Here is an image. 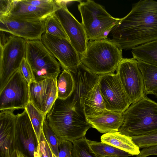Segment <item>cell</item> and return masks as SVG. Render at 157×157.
I'll return each mask as SVG.
<instances>
[{
  "mask_svg": "<svg viewBox=\"0 0 157 157\" xmlns=\"http://www.w3.org/2000/svg\"><path fill=\"white\" fill-rule=\"evenodd\" d=\"M110 39L122 50L157 40V1L141 0L112 29Z\"/></svg>",
  "mask_w": 157,
  "mask_h": 157,
  "instance_id": "obj_1",
  "label": "cell"
},
{
  "mask_svg": "<svg viewBox=\"0 0 157 157\" xmlns=\"http://www.w3.org/2000/svg\"><path fill=\"white\" fill-rule=\"evenodd\" d=\"M49 125L59 139L72 142L84 136L92 127L84 112L75 105L70 97L57 98L48 113Z\"/></svg>",
  "mask_w": 157,
  "mask_h": 157,
  "instance_id": "obj_2",
  "label": "cell"
},
{
  "mask_svg": "<svg viewBox=\"0 0 157 157\" xmlns=\"http://www.w3.org/2000/svg\"><path fill=\"white\" fill-rule=\"evenodd\" d=\"M75 87L70 97L72 101L86 118L100 114L105 109L100 86V76L90 72L81 63L76 72L72 73Z\"/></svg>",
  "mask_w": 157,
  "mask_h": 157,
  "instance_id": "obj_3",
  "label": "cell"
},
{
  "mask_svg": "<svg viewBox=\"0 0 157 157\" xmlns=\"http://www.w3.org/2000/svg\"><path fill=\"white\" fill-rule=\"evenodd\" d=\"M122 50L110 39L90 40L81 63L99 76L114 73L123 58Z\"/></svg>",
  "mask_w": 157,
  "mask_h": 157,
  "instance_id": "obj_4",
  "label": "cell"
},
{
  "mask_svg": "<svg viewBox=\"0 0 157 157\" xmlns=\"http://www.w3.org/2000/svg\"><path fill=\"white\" fill-rule=\"evenodd\" d=\"M124 121L118 132L133 137L157 131V103L145 95L124 113Z\"/></svg>",
  "mask_w": 157,
  "mask_h": 157,
  "instance_id": "obj_5",
  "label": "cell"
},
{
  "mask_svg": "<svg viewBox=\"0 0 157 157\" xmlns=\"http://www.w3.org/2000/svg\"><path fill=\"white\" fill-rule=\"evenodd\" d=\"M78 10L88 41L107 39L121 18L113 17L101 5L94 1H80Z\"/></svg>",
  "mask_w": 157,
  "mask_h": 157,
  "instance_id": "obj_6",
  "label": "cell"
},
{
  "mask_svg": "<svg viewBox=\"0 0 157 157\" xmlns=\"http://www.w3.org/2000/svg\"><path fill=\"white\" fill-rule=\"evenodd\" d=\"M25 58L36 81L46 78L57 79L60 64L41 40H26Z\"/></svg>",
  "mask_w": 157,
  "mask_h": 157,
  "instance_id": "obj_7",
  "label": "cell"
},
{
  "mask_svg": "<svg viewBox=\"0 0 157 157\" xmlns=\"http://www.w3.org/2000/svg\"><path fill=\"white\" fill-rule=\"evenodd\" d=\"M26 40L12 35L0 45V91L14 73L19 69L25 56Z\"/></svg>",
  "mask_w": 157,
  "mask_h": 157,
  "instance_id": "obj_8",
  "label": "cell"
},
{
  "mask_svg": "<svg viewBox=\"0 0 157 157\" xmlns=\"http://www.w3.org/2000/svg\"><path fill=\"white\" fill-rule=\"evenodd\" d=\"M116 71L131 104L137 102L145 95L143 76L136 59L123 58Z\"/></svg>",
  "mask_w": 157,
  "mask_h": 157,
  "instance_id": "obj_9",
  "label": "cell"
},
{
  "mask_svg": "<svg viewBox=\"0 0 157 157\" xmlns=\"http://www.w3.org/2000/svg\"><path fill=\"white\" fill-rule=\"evenodd\" d=\"M29 102V84L19 69L0 91V110L25 109Z\"/></svg>",
  "mask_w": 157,
  "mask_h": 157,
  "instance_id": "obj_10",
  "label": "cell"
},
{
  "mask_svg": "<svg viewBox=\"0 0 157 157\" xmlns=\"http://www.w3.org/2000/svg\"><path fill=\"white\" fill-rule=\"evenodd\" d=\"M100 76V91L105 109L124 113L131 103L116 74Z\"/></svg>",
  "mask_w": 157,
  "mask_h": 157,
  "instance_id": "obj_11",
  "label": "cell"
},
{
  "mask_svg": "<svg viewBox=\"0 0 157 157\" xmlns=\"http://www.w3.org/2000/svg\"><path fill=\"white\" fill-rule=\"evenodd\" d=\"M41 40L63 70L72 73L76 72L81 63L80 57L69 40L45 33L42 35Z\"/></svg>",
  "mask_w": 157,
  "mask_h": 157,
  "instance_id": "obj_12",
  "label": "cell"
},
{
  "mask_svg": "<svg viewBox=\"0 0 157 157\" xmlns=\"http://www.w3.org/2000/svg\"><path fill=\"white\" fill-rule=\"evenodd\" d=\"M58 8L55 13L60 21L70 42L80 57L85 54L88 41L83 27L71 13L67 2L56 0Z\"/></svg>",
  "mask_w": 157,
  "mask_h": 157,
  "instance_id": "obj_13",
  "label": "cell"
},
{
  "mask_svg": "<svg viewBox=\"0 0 157 157\" xmlns=\"http://www.w3.org/2000/svg\"><path fill=\"white\" fill-rule=\"evenodd\" d=\"M14 110H0V157H16L20 143L17 131V115Z\"/></svg>",
  "mask_w": 157,
  "mask_h": 157,
  "instance_id": "obj_14",
  "label": "cell"
},
{
  "mask_svg": "<svg viewBox=\"0 0 157 157\" xmlns=\"http://www.w3.org/2000/svg\"><path fill=\"white\" fill-rule=\"evenodd\" d=\"M57 81L46 78L29 84V102L45 116L58 98Z\"/></svg>",
  "mask_w": 157,
  "mask_h": 157,
  "instance_id": "obj_15",
  "label": "cell"
},
{
  "mask_svg": "<svg viewBox=\"0 0 157 157\" xmlns=\"http://www.w3.org/2000/svg\"><path fill=\"white\" fill-rule=\"evenodd\" d=\"M0 30L26 40H41L45 33L44 21L30 22L10 17L0 18Z\"/></svg>",
  "mask_w": 157,
  "mask_h": 157,
  "instance_id": "obj_16",
  "label": "cell"
},
{
  "mask_svg": "<svg viewBox=\"0 0 157 157\" xmlns=\"http://www.w3.org/2000/svg\"><path fill=\"white\" fill-rule=\"evenodd\" d=\"M16 127L20 144L30 157H40L35 133L25 109L17 115Z\"/></svg>",
  "mask_w": 157,
  "mask_h": 157,
  "instance_id": "obj_17",
  "label": "cell"
},
{
  "mask_svg": "<svg viewBox=\"0 0 157 157\" xmlns=\"http://www.w3.org/2000/svg\"><path fill=\"white\" fill-rule=\"evenodd\" d=\"M56 2V6L44 7L27 5L22 3L21 0H13L12 11L9 17L27 22L44 21L57 10L58 5Z\"/></svg>",
  "mask_w": 157,
  "mask_h": 157,
  "instance_id": "obj_18",
  "label": "cell"
},
{
  "mask_svg": "<svg viewBox=\"0 0 157 157\" xmlns=\"http://www.w3.org/2000/svg\"><path fill=\"white\" fill-rule=\"evenodd\" d=\"M92 128L100 133L118 132L124 121V113L105 109L101 113L87 117Z\"/></svg>",
  "mask_w": 157,
  "mask_h": 157,
  "instance_id": "obj_19",
  "label": "cell"
},
{
  "mask_svg": "<svg viewBox=\"0 0 157 157\" xmlns=\"http://www.w3.org/2000/svg\"><path fill=\"white\" fill-rule=\"evenodd\" d=\"M101 141L132 155H136L140 152L139 148L133 142L131 137L122 134L118 131L104 134L101 137Z\"/></svg>",
  "mask_w": 157,
  "mask_h": 157,
  "instance_id": "obj_20",
  "label": "cell"
},
{
  "mask_svg": "<svg viewBox=\"0 0 157 157\" xmlns=\"http://www.w3.org/2000/svg\"><path fill=\"white\" fill-rule=\"evenodd\" d=\"M133 58L137 60L157 67V40L132 48Z\"/></svg>",
  "mask_w": 157,
  "mask_h": 157,
  "instance_id": "obj_21",
  "label": "cell"
},
{
  "mask_svg": "<svg viewBox=\"0 0 157 157\" xmlns=\"http://www.w3.org/2000/svg\"><path fill=\"white\" fill-rule=\"evenodd\" d=\"M58 98L66 100L72 94L75 87V82L72 73L64 69L57 81Z\"/></svg>",
  "mask_w": 157,
  "mask_h": 157,
  "instance_id": "obj_22",
  "label": "cell"
},
{
  "mask_svg": "<svg viewBox=\"0 0 157 157\" xmlns=\"http://www.w3.org/2000/svg\"><path fill=\"white\" fill-rule=\"evenodd\" d=\"M138 65L143 76L144 94H150L157 89V67L140 60L138 61Z\"/></svg>",
  "mask_w": 157,
  "mask_h": 157,
  "instance_id": "obj_23",
  "label": "cell"
},
{
  "mask_svg": "<svg viewBox=\"0 0 157 157\" xmlns=\"http://www.w3.org/2000/svg\"><path fill=\"white\" fill-rule=\"evenodd\" d=\"M87 142L91 150L99 157H128L132 155L127 152L102 142L88 140H87Z\"/></svg>",
  "mask_w": 157,
  "mask_h": 157,
  "instance_id": "obj_24",
  "label": "cell"
},
{
  "mask_svg": "<svg viewBox=\"0 0 157 157\" xmlns=\"http://www.w3.org/2000/svg\"><path fill=\"white\" fill-rule=\"evenodd\" d=\"M25 109L33 125L38 144L40 141L43 123L46 116L40 112L30 102Z\"/></svg>",
  "mask_w": 157,
  "mask_h": 157,
  "instance_id": "obj_25",
  "label": "cell"
},
{
  "mask_svg": "<svg viewBox=\"0 0 157 157\" xmlns=\"http://www.w3.org/2000/svg\"><path fill=\"white\" fill-rule=\"evenodd\" d=\"M45 33L51 35L69 40L60 21L55 13L44 21Z\"/></svg>",
  "mask_w": 157,
  "mask_h": 157,
  "instance_id": "obj_26",
  "label": "cell"
},
{
  "mask_svg": "<svg viewBox=\"0 0 157 157\" xmlns=\"http://www.w3.org/2000/svg\"><path fill=\"white\" fill-rule=\"evenodd\" d=\"M72 143L73 157H99L91 150L85 136Z\"/></svg>",
  "mask_w": 157,
  "mask_h": 157,
  "instance_id": "obj_27",
  "label": "cell"
},
{
  "mask_svg": "<svg viewBox=\"0 0 157 157\" xmlns=\"http://www.w3.org/2000/svg\"><path fill=\"white\" fill-rule=\"evenodd\" d=\"M42 131L52 151L58 156L59 138L50 127L46 117L43 123Z\"/></svg>",
  "mask_w": 157,
  "mask_h": 157,
  "instance_id": "obj_28",
  "label": "cell"
},
{
  "mask_svg": "<svg viewBox=\"0 0 157 157\" xmlns=\"http://www.w3.org/2000/svg\"><path fill=\"white\" fill-rule=\"evenodd\" d=\"M131 137L133 142L139 148L157 145V131L143 136Z\"/></svg>",
  "mask_w": 157,
  "mask_h": 157,
  "instance_id": "obj_29",
  "label": "cell"
},
{
  "mask_svg": "<svg viewBox=\"0 0 157 157\" xmlns=\"http://www.w3.org/2000/svg\"><path fill=\"white\" fill-rule=\"evenodd\" d=\"M19 69L29 84L36 81L32 68L25 58H24L22 60Z\"/></svg>",
  "mask_w": 157,
  "mask_h": 157,
  "instance_id": "obj_30",
  "label": "cell"
},
{
  "mask_svg": "<svg viewBox=\"0 0 157 157\" xmlns=\"http://www.w3.org/2000/svg\"><path fill=\"white\" fill-rule=\"evenodd\" d=\"M37 151L40 157H53L52 152L45 139L42 131L38 145Z\"/></svg>",
  "mask_w": 157,
  "mask_h": 157,
  "instance_id": "obj_31",
  "label": "cell"
},
{
  "mask_svg": "<svg viewBox=\"0 0 157 157\" xmlns=\"http://www.w3.org/2000/svg\"><path fill=\"white\" fill-rule=\"evenodd\" d=\"M72 143L68 140L59 139L58 157H73L72 151L73 145Z\"/></svg>",
  "mask_w": 157,
  "mask_h": 157,
  "instance_id": "obj_32",
  "label": "cell"
},
{
  "mask_svg": "<svg viewBox=\"0 0 157 157\" xmlns=\"http://www.w3.org/2000/svg\"><path fill=\"white\" fill-rule=\"evenodd\" d=\"M13 1L0 0V18L10 16L13 8Z\"/></svg>",
  "mask_w": 157,
  "mask_h": 157,
  "instance_id": "obj_33",
  "label": "cell"
},
{
  "mask_svg": "<svg viewBox=\"0 0 157 157\" xmlns=\"http://www.w3.org/2000/svg\"><path fill=\"white\" fill-rule=\"evenodd\" d=\"M23 3L39 7H50L56 6V0H21Z\"/></svg>",
  "mask_w": 157,
  "mask_h": 157,
  "instance_id": "obj_34",
  "label": "cell"
},
{
  "mask_svg": "<svg viewBox=\"0 0 157 157\" xmlns=\"http://www.w3.org/2000/svg\"><path fill=\"white\" fill-rule=\"evenodd\" d=\"M157 155V145L143 148L140 153L136 155L137 157H147L150 155Z\"/></svg>",
  "mask_w": 157,
  "mask_h": 157,
  "instance_id": "obj_35",
  "label": "cell"
},
{
  "mask_svg": "<svg viewBox=\"0 0 157 157\" xmlns=\"http://www.w3.org/2000/svg\"><path fill=\"white\" fill-rule=\"evenodd\" d=\"M8 36H6L4 32L0 31V45H3L6 42Z\"/></svg>",
  "mask_w": 157,
  "mask_h": 157,
  "instance_id": "obj_36",
  "label": "cell"
},
{
  "mask_svg": "<svg viewBox=\"0 0 157 157\" xmlns=\"http://www.w3.org/2000/svg\"><path fill=\"white\" fill-rule=\"evenodd\" d=\"M16 157H30L25 154L21 151L18 149L16 151Z\"/></svg>",
  "mask_w": 157,
  "mask_h": 157,
  "instance_id": "obj_37",
  "label": "cell"
},
{
  "mask_svg": "<svg viewBox=\"0 0 157 157\" xmlns=\"http://www.w3.org/2000/svg\"><path fill=\"white\" fill-rule=\"evenodd\" d=\"M150 94L154 95L157 98V89L151 92Z\"/></svg>",
  "mask_w": 157,
  "mask_h": 157,
  "instance_id": "obj_38",
  "label": "cell"
},
{
  "mask_svg": "<svg viewBox=\"0 0 157 157\" xmlns=\"http://www.w3.org/2000/svg\"><path fill=\"white\" fill-rule=\"evenodd\" d=\"M52 157H58L57 155H56L54 153L52 152Z\"/></svg>",
  "mask_w": 157,
  "mask_h": 157,
  "instance_id": "obj_39",
  "label": "cell"
},
{
  "mask_svg": "<svg viewBox=\"0 0 157 157\" xmlns=\"http://www.w3.org/2000/svg\"><path fill=\"white\" fill-rule=\"evenodd\" d=\"M106 157H117V156H107Z\"/></svg>",
  "mask_w": 157,
  "mask_h": 157,
  "instance_id": "obj_40",
  "label": "cell"
}]
</instances>
